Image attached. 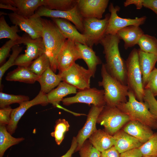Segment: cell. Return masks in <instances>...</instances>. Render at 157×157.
Masks as SVG:
<instances>
[{"mask_svg":"<svg viewBox=\"0 0 157 157\" xmlns=\"http://www.w3.org/2000/svg\"><path fill=\"white\" fill-rule=\"evenodd\" d=\"M120 40L116 34L106 35L101 41L106 63L109 74L122 84L127 85L126 62L120 55L119 48Z\"/></svg>","mask_w":157,"mask_h":157,"instance_id":"6da1fadb","label":"cell"},{"mask_svg":"<svg viewBox=\"0 0 157 157\" xmlns=\"http://www.w3.org/2000/svg\"><path fill=\"white\" fill-rule=\"evenodd\" d=\"M42 19L44 53L49 59L51 68L55 73L57 70L58 57L67 39L52 20Z\"/></svg>","mask_w":157,"mask_h":157,"instance_id":"7a4b0ae2","label":"cell"},{"mask_svg":"<svg viewBox=\"0 0 157 157\" xmlns=\"http://www.w3.org/2000/svg\"><path fill=\"white\" fill-rule=\"evenodd\" d=\"M102 78L98 85L104 88L106 105L117 107L119 104L127 101L129 89L127 85L121 83L108 72L105 64H102L101 69Z\"/></svg>","mask_w":157,"mask_h":157,"instance_id":"3957f363","label":"cell"},{"mask_svg":"<svg viewBox=\"0 0 157 157\" xmlns=\"http://www.w3.org/2000/svg\"><path fill=\"white\" fill-rule=\"evenodd\" d=\"M128 97V101L117 107L128 115L130 120L138 121L152 129H157V121L150 113L147 104L138 101L131 91H129Z\"/></svg>","mask_w":157,"mask_h":157,"instance_id":"277c9868","label":"cell"},{"mask_svg":"<svg viewBox=\"0 0 157 157\" xmlns=\"http://www.w3.org/2000/svg\"><path fill=\"white\" fill-rule=\"evenodd\" d=\"M127 86L139 101L144 102V88L138 58V49L134 48L126 60Z\"/></svg>","mask_w":157,"mask_h":157,"instance_id":"5b68a950","label":"cell"},{"mask_svg":"<svg viewBox=\"0 0 157 157\" xmlns=\"http://www.w3.org/2000/svg\"><path fill=\"white\" fill-rule=\"evenodd\" d=\"M130 120L128 115L117 107L106 105L99 115L97 123L103 126L105 131L113 136Z\"/></svg>","mask_w":157,"mask_h":157,"instance_id":"8992f818","label":"cell"},{"mask_svg":"<svg viewBox=\"0 0 157 157\" xmlns=\"http://www.w3.org/2000/svg\"><path fill=\"white\" fill-rule=\"evenodd\" d=\"M110 14L107 13L102 19L95 18L83 19L84 31L83 34L85 38L86 45L92 48L95 44L100 43L106 35Z\"/></svg>","mask_w":157,"mask_h":157,"instance_id":"52a82bcc","label":"cell"},{"mask_svg":"<svg viewBox=\"0 0 157 157\" xmlns=\"http://www.w3.org/2000/svg\"><path fill=\"white\" fill-rule=\"evenodd\" d=\"M62 81L69 84L79 90L90 88V81L93 77L92 72L78 64L74 63L65 71L58 73Z\"/></svg>","mask_w":157,"mask_h":157,"instance_id":"ba28073f","label":"cell"},{"mask_svg":"<svg viewBox=\"0 0 157 157\" xmlns=\"http://www.w3.org/2000/svg\"><path fill=\"white\" fill-rule=\"evenodd\" d=\"M8 15L13 24L17 25L32 39L42 37L43 26L42 18L36 14L29 17L13 12L8 13Z\"/></svg>","mask_w":157,"mask_h":157,"instance_id":"9c48e42d","label":"cell"},{"mask_svg":"<svg viewBox=\"0 0 157 157\" xmlns=\"http://www.w3.org/2000/svg\"><path fill=\"white\" fill-rule=\"evenodd\" d=\"M24 44L26 46L24 54L19 55L14 65L28 67L32 62L45 53V47L42 38L33 39L27 34L24 35Z\"/></svg>","mask_w":157,"mask_h":157,"instance_id":"30bf717a","label":"cell"},{"mask_svg":"<svg viewBox=\"0 0 157 157\" xmlns=\"http://www.w3.org/2000/svg\"><path fill=\"white\" fill-rule=\"evenodd\" d=\"M61 101L65 106L76 103L92 104L97 106H104L106 105L104 90H99L95 88L79 90L75 96L63 98Z\"/></svg>","mask_w":157,"mask_h":157,"instance_id":"8fae6325","label":"cell"},{"mask_svg":"<svg viewBox=\"0 0 157 157\" xmlns=\"http://www.w3.org/2000/svg\"><path fill=\"white\" fill-rule=\"evenodd\" d=\"M120 9L118 6H114L111 3L109 6V10L110 13L108 24L105 32V35H116L120 29L130 25L140 26L145 22L147 17L144 16L135 19L123 18L119 17L117 12Z\"/></svg>","mask_w":157,"mask_h":157,"instance_id":"7c38bea8","label":"cell"},{"mask_svg":"<svg viewBox=\"0 0 157 157\" xmlns=\"http://www.w3.org/2000/svg\"><path fill=\"white\" fill-rule=\"evenodd\" d=\"M35 14L40 17H46L51 18H58L67 20L72 22L81 33H83V19L77 5L71 10L68 11L50 10L42 6L37 10Z\"/></svg>","mask_w":157,"mask_h":157,"instance_id":"4fadbf2b","label":"cell"},{"mask_svg":"<svg viewBox=\"0 0 157 157\" xmlns=\"http://www.w3.org/2000/svg\"><path fill=\"white\" fill-rule=\"evenodd\" d=\"M49 104L47 94L40 91L33 99L24 102L20 104L18 107L13 109L11 115L10 122L6 126L8 131L11 135L15 132L19 120L29 108L38 105L45 106Z\"/></svg>","mask_w":157,"mask_h":157,"instance_id":"5bb4252c","label":"cell"},{"mask_svg":"<svg viewBox=\"0 0 157 157\" xmlns=\"http://www.w3.org/2000/svg\"><path fill=\"white\" fill-rule=\"evenodd\" d=\"M108 0H77V7L83 19H101L107 8Z\"/></svg>","mask_w":157,"mask_h":157,"instance_id":"9a60e30c","label":"cell"},{"mask_svg":"<svg viewBox=\"0 0 157 157\" xmlns=\"http://www.w3.org/2000/svg\"><path fill=\"white\" fill-rule=\"evenodd\" d=\"M81 59L75 42L67 39L58 56L57 69L60 73L72 66L75 61Z\"/></svg>","mask_w":157,"mask_h":157,"instance_id":"2e32d148","label":"cell"},{"mask_svg":"<svg viewBox=\"0 0 157 157\" xmlns=\"http://www.w3.org/2000/svg\"><path fill=\"white\" fill-rule=\"evenodd\" d=\"M104 106H97L92 105L86 122L76 137L78 146L76 151L79 150L86 140L97 130L96 124L97 119Z\"/></svg>","mask_w":157,"mask_h":157,"instance_id":"e0dca14e","label":"cell"},{"mask_svg":"<svg viewBox=\"0 0 157 157\" xmlns=\"http://www.w3.org/2000/svg\"><path fill=\"white\" fill-rule=\"evenodd\" d=\"M0 2L15 7L17 10V13L29 17L34 15L40 7L43 6L44 0H0Z\"/></svg>","mask_w":157,"mask_h":157,"instance_id":"ac0fdd59","label":"cell"},{"mask_svg":"<svg viewBox=\"0 0 157 157\" xmlns=\"http://www.w3.org/2000/svg\"><path fill=\"white\" fill-rule=\"evenodd\" d=\"M123 130L143 144L147 142L154 133L149 126L135 120H130L126 123Z\"/></svg>","mask_w":157,"mask_h":157,"instance_id":"d6986e66","label":"cell"},{"mask_svg":"<svg viewBox=\"0 0 157 157\" xmlns=\"http://www.w3.org/2000/svg\"><path fill=\"white\" fill-rule=\"evenodd\" d=\"M51 19L67 39L86 45L84 35L80 33L76 26L72 25L69 21L58 18H51Z\"/></svg>","mask_w":157,"mask_h":157,"instance_id":"ffe728a7","label":"cell"},{"mask_svg":"<svg viewBox=\"0 0 157 157\" xmlns=\"http://www.w3.org/2000/svg\"><path fill=\"white\" fill-rule=\"evenodd\" d=\"M114 146L120 154L133 149L139 148L142 144L137 139L120 130L113 136Z\"/></svg>","mask_w":157,"mask_h":157,"instance_id":"44dd1931","label":"cell"},{"mask_svg":"<svg viewBox=\"0 0 157 157\" xmlns=\"http://www.w3.org/2000/svg\"><path fill=\"white\" fill-rule=\"evenodd\" d=\"M144 34L140 26L130 25L120 29L116 34L120 40L124 41V48L127 49L138 44L139 39Z\"/></svg>","mask_w":157,"mask_h":157,"instance_id":"7402d4cb","label":"cell"},{"mask_svg":"<svg viewBox=\"0 0 157 157\" xmlns=\"http://www.w3.org/2000/svg\"><path fill=\"white\" fill-rule=\"evenodd\" d=\"M76 47L80 53L81 59L87 64L88 69L95 76L97 66L102 63V61L93 51L92 48L86 45L75 42Z\"/></svg>","mask_w":157,"mask_h":157,"instance_id":"603a6c76","label":"cell"},{"mask_svg":"<svg viewBox=\"0 0 157 157\" xmlns=\"http://www.w3.org/2000/svg\"><path fill=\"white\" fill-rule=\"evenodd\" d=\"M140 67L142 75L144 88L147 83L148 77L157 62V55L144 52L138 49Z\"/></svg>","mask_w":157,"mask_h":157,"instance_id":"cb8c5ba5","label":"cell"},{"mask_svg":"<svg viewBox=\"0 0 157 157\" xmlns=\"http://www.w3.org/2000/svg\"><path fill=\"white\" fill-rule=\"evenodd\" d=\"M76 89L74 87L65 82H60L56 88L47 94L49 103L54 107H57L64 97L69 94H76Z\"/></svg>","mask_w":157,"mask_h":157,"instance_id":"d4e9b609","label":"cell"},{"mask_svg":"<svg viewBox=\"0 0 157 157\" xmlns=\"http://www.w3.org/2000/svg\"><path fill=\"white\" fill-rule=\"evenodd\" d=\"M89 139L93 146L101 152L114 145L113 136L101 129H97Z\"/></svg>","mask_w":157,"mask_h":157,"instance_id":"484cf974","label":"cell"},{"mask_svg":"<svg viewBox=\"0 0 157 157\" xmlns=\"http://www.w3.org/2000/svg\"><path fill=\"white\" fill-rule=\"evenodd\" d=\"M39 76L31 71L28 67L18 66L16 69L8 73L6 79L32 84L37 81Z\"/></svg>","mask_w":157,"mask_h":157,"instance_id":"4316f807","label":"cell"},{"mask_svg":"<svg viewBox=\"0 0 157 157\" xmlns=\"http://www.w3.org/2000/svg\"><path fill=\"white\" fill-rule=\"evenodd\" d=\"M61 81L60 75L56 74L50 67L39 76L37 81L40 85V91L45 94L48 93L58 86Z\"/></svg>","mask_w":157,"mask_h":157,"instance_id":"83f0119b","label":"cell"},{"mask_svg":"<svg viewBox=\"0 0 157 157\" xmlns=\"http://www.w3.org/2000/svg\"><path fill=\"white\" fill-rule=\"evenodd\" d=\"M23 137L16 138L12 136L5 126L0 125V157H3L6 151L12 146L24 140Z\"/></svg>","mask_w":157,"mask_h":157,"instance_id":"f1b7e54d","label":"cell"},{"mask_svg":"<svg viewBox=\"0 0 157 157\" xmlns=\"http://www.w3.org/2000/svg\"><path fill=\"white\" fill-rule=\"evenodd\" d=\"M19 30L17 25L10 26L7 23L4 15L0 18V39L8 38L10 40H17L22 39L17 34Z\"/></svg>","mask_w":157,"mask_h":157,"instance_id":"f546056e","label":"cell"},{"mask_svg":"<svg viewBox=\"0 0 157 157\" xmlns=\"http://www.w3.org/2000/svg\"><path fill=\"white\" fill-rule=\"evenodd\" d=\"M77 4V0H44L43 6L52 10L68 11Z\"/></svg>","mask_w":157,"mask_h":157,"instance_id":"4dcf8cb0","label":"cell"},{"mask_svg":"<svg viewBox=\"0 0 157 157\" xmlns=\"http://www.w3.org/2000/svg\"><path fill=\"white\" fill-rule=\"evenodd\" d=\"M138 44L142 51L157 55V39L155 36L144 34L139 39Z\"/></svg>","mask_w":157,"mask_h":157,"instance_id":"1f68e13d","label":"cell"},{"mask_svg":"<svg viewBox=\"0 0 157 157\" xmlns=\"http://www.w3.org/2000/svg\"><path fill=\"white\" fill-rule=\"evenodd\" d=\"M69 123L65 119L60 118L56 121L54 131L51 133V135L54 138L57 145L61 144L65 133L69 130Z\"/></svg>","mask_w":157,"mask_h":157,"instance_id":"d6a6232c","label":"cell"},{"mask_svg":"<svg viewBox=\"0 0 157 157\" xmlns=\"http://www.w3.org/2000/svg\"><path fill=\"white\" fill-rule=\"evenodd\" d=\"M28 67L33 73L40 76L50 67V64L49 59L44 53L34 60Z\"/></svg>","mask_w":157,"mask_h":157,"instance_id":"836d02e7","label":"cell"},{"mask_svg":"<svg viewBox=\"0 0 157 157\" xmlns=\"http://www.w3.org/2000/svg\"><path fill=\"white\" fill-rule=\"evenodd\" d=\"M29 100V97L23 95H13L0 92V107L3 108L14 103L19 105Z\"/></svg>","mask_w":157,"mask_h":157,"instance_id":"e575fe53","label":"cell"},{"mask_svg":"<svg viewBox=\"0 0 157 157\" xmlns=\"http://www.w3.org/2000/svg\"><path fill=\"white\" fill-rule=\"evenodd\" d=\"M139 149L143 156H157V132Z\"/></svg>","mask_w":157,"mask_h":157,"instance_id":"d590c367","label":"cell"},{"mask_svg":"<svg viewBox=\"0 0 157 157\" xmlns=\"http://www.w3.org/2000/svg\"><path fill=\"white\" fill-rule=\"evenodd\" d=\"M23 49L22 47L19 45L13 46L12 49V53L10 56L8 60L0 67V85L2 88L1 81L2 77L10 67L14 65L15 62L19 54Z\"/></svg>","mask_w":157,"mask_h":157,"instance_id":"8d00e7d4","label":"cell"},{"mask_svg":"<svg viewBox=\"0 0 157 157\" xmlns=\"http://www.w3.org/2000/svg\"><path fill=\"white\" fill-rule=\"evenodd\" d=\"M24 38L22 36L21 39L17 40H9L7 41L0 48V64L2 65L4 63L7 57L9 55L11 49L13 47L17 45L24 44Z\"/></svg>","mask_w":157,"mask_h":157,"instance_id":"74e56055","label":"cell"},{"mask_svg":"<svg viewBox=\"0 0 157 157\" xmlns=\"http://www.w3.org/2000/svg\"><path fill=\"white\" fill-rule=\"evenodd\" d=\"M144 101L147 104L150 113L157 121V100L149 89H144Z\"/></svg>","mask_w":157,"mask_h":157,"instance_id":"f35d334b","label":"cell"},{"mask_svg":"<svg viewBox=\"0 0 157 157\" xmlns=\"http://www.w3.org/2000/svg\"><path fill=\"white\" fill-rule=\"evenodd\" d=\"M79 151L80 157H101V152L94 148L89 141H85Z\"/></svg>","mask_w":157,"mask_h":157,"instance_id":"ab89813d","label":"cell"},{"mask_svg":"<svg viewBox=\"0 0 157 157\" xmlns=\"http://www.w3.org/2000/svg\"><path fill=\"white\" fill-rule=\"evenodd\" d=\"M144 89L149 90L154 97L157 96V68H154L149 74Z\"/></svg>","mask_w":157,"mask_h":157,"instance_id":"60d3db41","label":"cell"},{"mask_svg":"<svg viewBox=\"0 0 157 157\" xmlns=\"http://www.w3.org/2000/svg\"><path fill=\"white\" fill-rule=\"evenodd\" d=\"M13 110L10 106L0 108V125L7 126L9 124Z\"/></svg>","mask_w":157,"mask_h":157,"instance_id":"b9f144b4","label":"cell"},{"mask_svg":"<svg viewBox=\"0 0 157 157\" xmlns=\"http://www.w3.org/2000/svg\"><path fill=\"white\" fill-rule=\"evenodd\" d=\"M114 146L101 152V157H120V154Z\"/></svg>","mask_w":157,"mask_h":157,"instance_id":"7bdbcfd3","label":"cell"},{"mask_svg":"<svg viewBox=\"0 0 157 157\" xmlns=\"http://www.w3.org/2000/svg\"><path fill=\"white\" fill-rule=\"evenodd\" d=\"M142 156L139 148H137L121 153L120 157H142Z\"/></svg>","mask_w":157,"mask_h":157,"instance_id":"ee69618b","label":"cell"},{"mask_svg":"<svg viewBox=\"0 0 157 157\" xmlns=\"http://www.w3.org/2000/svg\"><path fill=\"white\" fill-rule=\"evenodd\" d=\"M78 144L76 137H74L72 139L70 148L67 152L60 157H72V154L76 151Z\"/></svg>","mask_w":157,"mask_h":157,"instance_id":"f6af8a7d","label":"cell"},{"mask_svg":"<svg viewBox=\"0 0 157 157\" xmlns=\"http://www.w3.org/2000/svg\"><path fill=\"white\" fill-rule=\"evenodd\" d=\"M143 6L152 10L157 15V0H144Z\"/></svg>","mask_w":157,"mask_h":157,"instance_id":"bcb514c9","label":"cell"},{"mask_svg":"<svg viewBox=\"0 0 157 157\" xmlns=\"http://www.w3.org/2000/svg\"><path fill=\"white\" fill-rule=\"evenodd\" d=\"M144 0H126L124 3V7H126L129 5L133 4L135 5L137 9H141L143 6Z\"/></svg>","mask_w":157,"mask_h":157,"instance_id":"7dc6e473","label":"cell"},{"mask_svg":"<svg viewBox=\"0 0 157 157\" xmlns=\"http://www.w3.org/2000/svg\"><path fill=\"white\" fill-rule=\"evenodd\" d=\"M0 8L11 10L14 13L17 12V9L16 7L9 4L0 3Z\"/></svg>","mask_w":157,"mask_h":157,"instance_id":"c3c4849f","label":"cell"},{"mask_svg":"<svg viewBox=\"0 0 157 157\" xmlns=\"http://www.w3.org/2000/svg\"><path fill=\"white\" fill-rule=\"evenodd\" d=\"M0 15L1 16H2V15H8V14L7 13H4V12H0Z\"/></svg>","mask_w":157,"mask_h":157,"instance_id":"681fc988","label":"cell"},{"mask_svg":"<svg viewBox=\"0 0 157 157\" xmlns=\"http://www.w3.org/2000/svg\"><path fill=\"white\" fill-rule=\"evenodd\" d=\"M142 157H157V156H143Z\"/></svg>","mask_w":157,"mask_h":157,"instance_id":"f907efd6","label":"cell"}]
</instances>
